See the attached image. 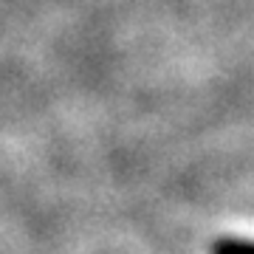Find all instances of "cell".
<instances>
[{"mask_svg": "<svg viewBox=\"0 0 254 254\" xmlns=\"http://www.w3.org/2000/svg\"><path fill=\"white\" fill-rule=\"evenodd\" d=\"M212 254H254V240H249V237H220L212 243Z\"/></svg>", "mask_w": 254, "mask_h": 254, "instance_id": "1", "label": "cell"}]
</instances>
